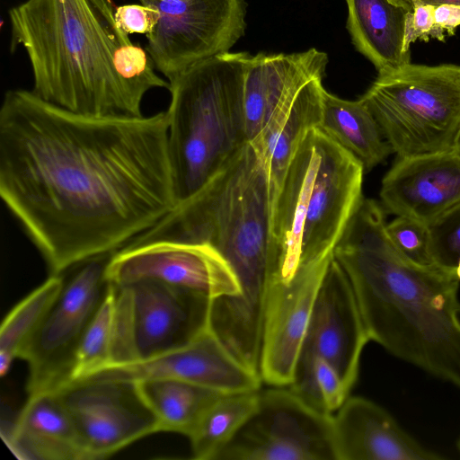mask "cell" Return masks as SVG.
<instances>
[{
  "label": "cell",
  "instance_id": "obj_32",
  "mask_svg": "<svg viewBox=\"0 0 460 460\" xmlns=\"http://www.w3.org/2000/svg\"><path fill=\"white\" fill-rule=\"evenodd\" d=\"M435 22L449 36H454L460 25V6L439 5L434 9Z\"/></svg>",
  "mask_w": 460,
  "mask_h": 460
},
{
  "label": "cell",
  "instance_id": "obj_9",
  "mask_svg": "<svg viewBox=\"0 0 460 460\" xmlns=\"http://www.w3.org/2000/svg\"><path fill=\"white\" fill-rule=\"evenodd\" d=\"M114 252L68 270L59 296L20 358L29 366V394L56 390L67 382L77 344L104 296L105 271Z\"/></svg>",
  "mask_w": 460,
  "mask_h": 460
},
{
  "label": "cell",
  "instance_id": "obj_23",
  "mask_svg": "<svg viewBox=\"0 0 460 460\" xmlns=\"http://www.w3.org/2000/svg\"><path fill=\"white\" fill-rule=\"evenodd\" d=\"M145 401L159 422L160 432L187 436L223 393L175 379H150L136 382Z\"/></svg>",
  "mask_w": 460,
  "mask_h": 460
},
{
  "label": "cell",
  "instance_id": "obj_12",
  "mask_svg": "<svg viewBox=\"0 0 460 460\" xmlns=\"http://www.w3.org/2000/svg\"><path fill=\"white\" fill-rule=\"evenodd\" d=\"M105 278L117 287L159 281L210 300L238 296L241 292L229 263L208 244L157 242L125 247L111 256Z\"/></svg>",
  "mask_w": 460,
  "mask_h": 460
},
{
  "label": "cell",
  "instance_id": "obj_37",
  "mask_svg": "<svg viewBox=\"0 0 460 460\" xmlns=\"http://www.w3.org/2000/svg\"><path fill=\"white\" fill-rule=\"evenodd\" d=\"M140 2L146 1V0H139ZM155 1H163V0H155Z\"/></svg>",
  "mask_w": 460,
  "mask_h": 460
},
{
  "label": "cell",
  "instance_id": "obj_16",
  "mask_svg": "<svg viewBox=\"0 0 460 460\" xmlns=\"http://www.w3.org/2000/svg\"><path fill=\"white\" fill-rule=\"evenodd\" d=\"M128 286L133 296L138 359L183 346L209 327L213 300L159 281Z\"/></svg>",
  "mask_w": 460,
  "mask_h": 460
},
{
  "label": "cell",
  "instance_id": "obj_24",
  "mask_svg": "<svg viewBox=\"0 0 460 460\" xmlns=\"http://www.w3.org/2000/svg\"><path fill=\"white\" fill-rule=\"evenodd\" d=\"M64 282V273L51 274L6 315L0 329L1 376L8 372L13 359L21 358L59 296Z\"/></svg>",
  "mask_w": 460,
  "mask_h": 460
},
{
  "label": "cell",
  "instance_id": "obj_20",
  "mask_svg": "<svg viewBox=\"0 0 460 460\" xmlns=\"http://www.w3.org/2000/svg\"><path fill=\"white\" fill-rule=\"evenodd\" d=\"M345 1L351 41L378 75L411 63V50L404 45L406 17L412 9L410 4L403 0Z\"/></svg>",
  "mask_w": 460,
  "mask_h": 460
},
{
  "label": "cell",
  "instance_id": "obj_4",
  "mask_svg": "<svg viewBox=\"0 0 460 460\" xmlns=\"http://www.w3.org/2000/svg\"><path fill=\"white\" fill-rule=\"evenodd\" d=\"M271 216L268 174L247 143L202 189L122 248L174 242L217 251L234 270L241 292L212 301L209 325L234 356L252 362L261 348Z\"/></svg>",
  "mask_w": 460,
  "mask_h": 460
},
{
  "label": "cell",
  "instance_id": "obj_21",
  "mask_svg": "<svg viewBox=\"0 0 460 460\" xmlns=\"http://www.w3.org/2000/svg\"><path fill=\"white\" fill-rule=\"evenodd\" d=\"M323 79H314L299 92L289 111L263 137L252 145L269 179L272 206L288 169L307 134L320 128L323 119Z\"/></svg>",
  "mask_w": 460,
  "mask_h": 460
},
{
  "label": "cell",
  "instance_id": "obj_34",
  "mask_svg": "<svg viewBox=\"0 0 460 460\" xmlns=\"http://www.w3.org/2000/svg\"><path fill=\"white\" fill-rule=\"evenodd\" d=\"M454 149L456 151H457L458 153H460V131H459V133L457 135V137L456 139Z\"/></svg>",
  "mask_w": 460,
  "mask_h": 460
},
{
  "label": "cell",
  "instance_id": "obj_30",
  "mask_svg": "<svg viewBox=\"0 0 460 460\" xmlns=\"http://www.w3.org/2000/svg\"><path fill=\"white\" fill-rule=\"evenodd\" d=\"M408 13L405 23L404 45L407 49L417 40L428 42L429 39L445 41L446 32L435 22L434 6L415 4Z\"/></svg>",
  "mask_w": 460,
  "mask_h": 460
},
{
  "label": "cell",
  "instance_id": "obj_5",
  "mask_svg": "<svg viewBox=\"0 0 460 460\" xmlns=\"http://www.w3.org/2000/svg\"><path fill=\"white\" fill-rule=\"evenodd\" d=\"M364 168L320 128L293 158L272 206L269 281L306 268H328L363 199Z\"/></svg>",
  "mask_w": 460,
  "mask_h": 460
},
{
  "label": "cell",
  "instance_id": "obj_29",
  "mask_svg": "<svg viewBox=\"0 0 460 460\" xmlns=\"http://www.w3.org/2000/svg\"><path fill=\"white\" fill-rule=\"evenodd\" d=\"M385 229L395 247L411 261L434 264L429 252V235L427 224L417 219L396 216L386 224Z\"/></svg>",
  "mask_w": 460,
  "mask_h": 460
},
{
  "label": "cell",
  "instance_id": "obj_17",
  "mask_svg": "<svg viewBox=\"0 0 460 460\" xmlns=\"http://www.w3.org/2000/svg\"><path fill=\"white\" fill-rule=\"evenodd\" d=\"M382 207L429 224L460 202V153L397 157L382 180Z\"/></svg>",
  "mask_w": 460,
  "mask_h": 460
},
{
  "label": "cell",
  "instance_id": "obj_18",
  "mask_svg": "<svg viewBox=\"0 0 460 460\" xmlns=\"http://www.w3.org/2000/svg\"><path fill=\"white\" fill-rule=\"evenodd\" d=\"M336 460H440L383 407L373 401L349 396L332 414Z\"/></svg>",
  "mask_w": 460,
  "mask_h": 460
},
{
  "label": "cell",
  "instance_id": "obj_27",
  "mask_svg": "<svg viewBox=\"0 0 460 460\" xmlns=\"http://www.w3.org/2000/svg\"><path fill=\"white\" fill-rule=\"evenodd\" d=\"M115 287L117 293L108 366L127 364L138 359L132 291L128 286Z\"/></svg>",
  "mask_w": 460,
  "mask_h": 460
},
{
  "label": "cell",
  "instance_id": "obj_8",
  "mask_svg": "<svg viewBox=\"0 0 460 460\" xmlns=\"http://www.w3.org/2000/svg\"><path fill=\"white\" fill-rule=\"evenodd\" d=\"M216 460H336L332 414L290 388L260 392L255 411Z\"/></svg>",
  "mask_w": 460,
  "mask_h": 460
},
{
  "label": "cell",
  "instance_id": "obj_35",
  "mask_svg": "<svg viewBox=\"0 0 460 460\" xmlns=\"http://www.w3.org/2000/svg\"><path fill=\"white\" fill-rule=\"evenodd\" d=\"M455 274H456V278L460 281V261L457 262V265H456V267L455 269Z\"/></svg>",
  "mask_w": 460,
  "mask_h": 460
},
{
  "label": "cell",
  "instance_id": "obj_7",
  "mask_svg": "<svg viewBox=\"0 0 460 460\" xmlns=\"http://www.w3.org/2000/svg\"><path fill=\"white\" fill-rule=\"evenodd\" d=\"M361 99L397 157L454 149L460 131V65L409 63L378 75Z\"/></svg>",
  "mask_w": 460,
  "mask_h": 460
},
{
  "label": "cell",
  "instance_id": "obj_22",
  "mask_svg": "<svg viewBox=\"0 0 460 460\" xmlns=\"http://www.w3.org/2000/svg\"><path fill=\"white\" fill-rule=\"evenodd\" d=\"M320 128L362 164L365 172L394 154L366 102L323 92Z\"/></svg>",
  "mask_w": 460,
  "mask_h": 460
},
{
  "label": "cell",
  "instance_id": "obj_6",
  "mask_svg": "<svg viewBox=\"0 0 460 460\" xmlns=\"http://www.w3.org/2000/svg\"><path fill=\"white\" fill-rule=\"evenodd\" d=\"M246 51L204 59L168 80L165 111L176 205L202 189L248 142L243 88Z\"/></svg>",
  "mask_w": 460,
  "mask_h": 460
},
{
  "label": "cell",
  "instance_id": "obj_3",
  "mask_svg": "<svg viewBox=\"0 0 460 460\" xmlns=\"http://www.w3.org/2000/svg\"><path fill=\"white\" fill-rule=\"evenodd\" d=\"M115 9L112 0H26L9 10L11 50L25 49L34 93L77 113L138 117L149 90L169 89Z\"/></svg>",
  "mask_w": 460,
  "mask_h": 460
},
{
  "label": "cell",
  "instance_id": "obj_28",
  "mask_svg": "<svg viewBox=\"0 0 460 460\" xmlns=\"http://www.w3.org/2000/svg\"><path fill=\"white\" fill-rule=\"evenodd\" d=\"M427 226L433 263L455 272L460 261V202L440 214Z\"/></svg>",
  "mask_w": 460,
  "mask_h": 460
},
{
  "label": "cell",
  "instance_id": "obj_2",
  "mask_svg": "<svg viewBox=\"0 0 460 460\" xmlns=\"http://www.w3.org/2000/svg\"><path fill=\"white\" fill-rule=\"evenodd\" d=\"M385 226L383 207L363 198L334 250L370 341L460 388V281L406 257Z\"/></svg>",
  "mask_w": 460,
  "mask_h": 460
},
{
  "label": "cell",
  "instance_id": "obj_19",
  "mask_svg": "<svg viewBox=\"0 0 460 460\" xmlns=\"http://www.w3.org/2000/svg\"><path fill=\"white\" fill-rule=\"evenodd\" d=\"M3 439L22 460H84L77 431L57 390L29 394Z\"/></svg>",
  "mask_w": 460,
  "mask_h": 460
},
{
  "label": "cell",
  "instance_id": "obj_11",
  "mask_svg": "<svg viewBox=\"0 0 460 460\" xmlns=\"http://www.w3.org/2000/svg\"><path fill=\"white\" fill-rule=\"evenodd\" d=\"M56 390L75 424L84 460L107 458L160 432L159 422L136 382L84 381Z\"/></svg>",
  "mask_w": 460,
  "mask_h": 460
},
{
  "label": "cell",
  "instance_id": "obj_33",
  "mask_svg": "<svg viewBox=\"0 0 460 460\" xmlns=\"http://www.w3.org/2000/svg\"><path fill=\"white\" fill-rule=\"evenodd\" d=\"M405 3L412 6L415 4H428L434 7L439 5H456L460 6V0H403Z\"/></svg>",
  "mask_w": 460,
  "mask_h": 460
},
{
  "label": "cell",
  "instance_id": "obj_36",
  "mask_svg": "<svg viewBox=\"0 0 460 460\" xmlns=\"http://www.w3.org/2000/svg\"><path fill=\"white\" fill-rule=\"evenodd\" d=\"M456 447H457V450H458L459 455H460V436H459V438L457 439Z\"/></svg>",
  "mask_w": 460,
  "mask_h": 460
},
{
  "label": "cell",
  "instance_id": "obj_26",
  "mask_svg": "<svg viewBox=\"0 0 460 460\" xmlns=\"http://www.w3.org/2000/svg\"><path fill=\"white\" fill-rule=\"evenodd\" d=\"M116 293V287L108 283L102 303L77 344L65 385L84 379L110 364Z\"/></svg>",
  "mask_w": 460,
  "mask_h": 460
},
{
  "label": "cell",
  "instance_id": "obj_25",
  "mask_svg": "<svg viewBox=\"0 0 460 460\" xmlns=\"http://www.w3.org/2000/svg\"><path fill=\"white\" fill-rule=\"evenodd\" d=\"M260 390L225 394L203 415L189 437L194 459L216 460L255 411Z\"/></svg>",
  "mask_w": 460,
  "mask_h": 460
},
{
  "label": "cell",
  "instance_id": "obj_15",
  "mask_svg": "<svg viewBox=\"0 0 460 460\" xmlns=\"http://www.w3.org/2000/svg\"><path fill=\"white\" fill-rule=\"evenodd\" d=\"M328 56L315 48L298 53L252 56L244 76L248 142H259L290 109L301 89L325 76Z\"/></svg>",
  "mask_w": 460,
  "mask_h": 460
},
{
  "label": "cell",
  "instance_id": "obj_13",
  "mask_svg": "<svg viewBox=\"0 0 460 460\" xmlns=\"http://www.w3.org/2000/svg\"><path fill=\"white\" fill-rule=\"evenodd\" d=\"M369 341L351 285L334 259L319 289L294 379L305 374L314 358H321L338 372L350 392Z\"/></svg>",
  "mask_w": 460,
  "mask_h": 460
},
{
  "label": "cell",
  "instance_id": "obj_10",
  "mask_svg": "<svg viewBox=\"0 0 460 460\" xmlns=\"http://www.w3.org/2000/svg\"><path fill=\"white\" fill-rule=\"evenodd\" d=\"M157 11L146 50L168 80L227 52L244 35V0H146Z\"/></svg>",
  "mask_w": 460,
  "mask_h": 460
},
{
  "label": "cell",
  "instance_id": "obj_14",
  "mask_svg": "<svg viewBox=\"0 0 460 460\" xmlns=\"http://www.w3.org/2000/svg\"><path fill=\"white\" fill-rule=\"evenodd\" d=\"M150 379L181 380L223 394L258 391L262 383L261 376L241 363L210 327L183 346L130 363L108 366L77 382Z\"/></svg>",
  "mask_w": 460,
  "mask_h": 460
},
{
  "label": "cell",
  "instance_id": "obj_31",
  "mask_svg": "<svg viewBox=\"0 0 460 460\" xmlns=\"http://www.w3.org/2000/svg\"><path fill=\"white\" fill-rule=\"evenodd\" d=\"M115 19L118 26L128 35L148 34L157 21V11L149 4H124L116 7Z\"/></svg>",
  "mask_w": 460,
  "mask_h": 460
},
{
  "label": "cell",
  "instance_id": "obj_1",
  "mask_svg": "<svg viewBox=\"0 0 460 460\" xmlns=\"http://www.w3.org/2000/svg\"><path fill=\"white\" fill-rule=\"evenodd\" d=\"M0 195L51 274L117 252L176 206L166 112L88 115L9 90Z\"/></svg>",
  "mask_w": 460,
  "mask_h": 460
}]
</instances>
